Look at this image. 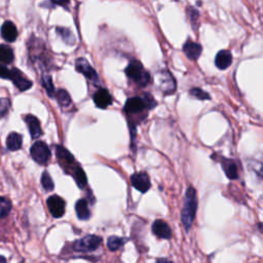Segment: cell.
I'll return each instance as SVG.
<instances>
[{"label": "cell", "instance_id": "6da1fadb", "mask_svg": "<svg viewBox=\"0 0 263 263\" xmlns=\"http://www.w3.org/2000/svg\"><path fill=\"white\" fill-rule=\"evenodd\" d=\"M56 154L59 160V164L68 174H71L79 188H84L86 185V176L81 167L75 162L73 155L64 147L56 146Z\"/></svg>", "mask_w": 263, "mask_h": 263}, {"label": "cell", "instance_id": "7a4b0ae2", "mask_svg": "<svg viewBox=\"0 0 263 263\" xmlns=\"http://www.w3.org/2000/svg\"><path fill=\"white\" fill-rule=\"evenodd\" d=\"M197 210V196L196 191L192 186H189L186 190L184 202L181 211V221L186 230H189L193 220L195 218Z\"/></svg>", "mask_w": 263, "mask_h": 263}, {"label": "cell", "instance_id": "3957f363", "mask_svg": "<svg viewBox=\"0 0 263 263\" xmlns=\"http://www.w3.org/2000/svg\"><path fill=\"white\" fill-rule=\"evenodd\" d=\"M156 105L153 97L149 94H144L143 97H133L128 99L125 104V112L128 115H134L143 112L146 109H151Z\"/></svg>", "mask_w": 263, "mask_h": 263}, {"label": "cell", "instance_id": "277c9868", "mask_svg": "<svg viewBox=\"0 0 263 263\" xmlns=\"http://www.w3.org/2000/svg\"><path fill=\"white\" fill-rule=\"evenodd\" d=\"M127 76L140 87H145L150 82V74L144 68L141 62L134 60L126 69Z\"/></svg>", "mask_w": 263, "mask_h": 263}, {"label": "cell", "instance_id": "5b68a950", "mask_svg": "<svg viewBox=\"0 0 263 263\" xmlns=\"http://www.w3.org/2000/svg\"><path fill=\"white\" fill-rule=\"evenodd\" d=\"M156 85L165 95H172L176 91V80L173 75L168 71L164 70L156 74L155 77Z\"/></svg>", "mask_w": 263, "mask_h": 263}, {"label": "cell", "instance_id": "8992f818", "mask_svg": "<svg viewBox=\"0 0 263 263\" xmlns=\"http://www.w3.org/2000/svg\"><path fill=\"white\" fill-rule=\"evenodd\" d=\"M102 243V238L90 235L86 237H83L82 239L76 241L73 244V250L75 252H82V253H90L96 251Z\"/></svg>", "mask_w": 263, "mask_h": 263}, {"label": "cell", "instance_id": "52a82bcc", "mask_svg": "<svg viewBox=\"0 0 263 263\" xmlns=\"http://www.w3.org/2000/svg\"><path fill=\"white\" fill-rule=\"evenodd\" d=\"M32 159L39 165H46L50 159V149L43 141H37L30 149Z\"/></svg>", "mask_w": 263, "mask_h": 263}, {"label": "cell", "instance_id": "ba28073f", "mask_svg": "<svg viewBox=\"0 0 263 263\" xmlns=\"http://www.w3.org/2000/svg\"><path fill=\"white\" fill-rule=\"evenodd\" d=\"M46 203L52 217L61 218L64 216L66 203L62 197L59 195H51L47 198Z\"/></svg>", "mask_w": 263, "mask_h": 263}, {"label": "cell", "instance_id": "9c48e42d", "mask_svg": "<svg viewBox=\"0 0 263 263\" xmlns=\"http://www.w3.org/2000/svg\"><path fill=\"white\" fill-rule=\"evenodd\" d=\"M8 79L13 81V83L19 89L21 92H25L32 87V81L28 79L22 71H20L17 68L10 69V73L8 76Z\"/></svg>", "mask_w": 263, "mask_h": 263}, {"label": "cell", "instance_id": "30bf717a", "mask_svg": "<svg viewBox=\"0 0 263 263\" xmlns=\"http://www.w3.org/2000/svg\"><path fill=\"white\" fill-rule=\"evenodd\" d=\"M131 182L133 187L142 193L147 192L151 186L150 178L148 174L145 172H139V173L133 174L131 177Z\"/></svg>", "mask_w": 263, "mask_h": 263}, {"label": "cell", "instance_id": "8fae6325", "mask_svg": "<svg viewBox=\"0 0 263 263\" xmlns=\"http://www.w3.org/2000/svg\"><path fill=\"white\" fill-rule=\"evenodd\" d=\"M75 66H76V70L79 71L80 73H82L92 82L95 83V82L99 81V77H98L96 70L91 66V64L85 59H83V58L77 59Z\"/></svg>", "mask_w": 263, "mask_h": 263}, {"label": "cell", "instance_id": "7c38bea8", "mask_svg": "<svg viewBox=\"0 0 263 263\" xmlns=\"http://www.w3.org/2000/svg\"><path fill=\"white\" fill-rule=\"evenodd\" d=\"M94 102L98 108L105 109L112 104V97L107 90L100 89L94 94Z\"/></svg>", "mask_w": 263, "mask_h": 263}, {"label": "cell", "instance_id": "4fadbf2b", "mask_svg": "<svg viewBox=\"0 0 263 263\" xmlns=\"http://www.w3.org/2000/svg\"><path fill=\"white\" fill-rule=\"evenodd\" d=\"M183 51L188 59L192 61H196L201 55L202 47L199 43L188 39L183 45Z\"/></svg>", "mask_w": 263, "mask_h": 263}, {"label": "cell", "instance_id": "5bb4252c", "mask_svg": "<svg viewBox=\"0 0 263 263\" xmlns=\"http://www.w3.org/2000/svg\"><path fill=\"white\" fill-rule=\"evenodd\" d=\"M152 232L160 239L169 240L172 238V230L164 220H155L152 224Z\"/></svg>", "mask_w": 263, "mask_h": 263}, {"label": "cell", "instance_id": "9a60e30c", "mask_svg": "<svg viewBox=\"0 0 263 263\" xmlns=\"http://www.w3.org/2000/svg\"><path fill=\"white\" fill-rule=\"evenodd\" d=\"M0 32H2V37L8 42L16 41V39L18 38V35H19L16 25L11 21H7L3 24Z\"/></svg>", "mask_w": 263, "mask_h": 263}, {"label": "cell", "instance_id": "2e32d148", "mask_svg": "<svg viewBox=\"0 0 263 263\" xmlns=\"http://www.w3.org/2000/svg\"><path fill=\"white\" fill-rule=\"evenodd\" d=\"M231 63H232V55L229 50L222 49L216 55L215 65L218 69L225 70L231 65Z\"/></svg>", "mask_w": 263, "mask_h": 263}, {"label": "cell", "instance_id": "e0dca14e", "mask_svg": "<svg viewBox=\"0 0 263 263\" xmlns=\"http://www.w3.org/2000/svg\"><path fill=\"white\" fill-rule=\"evenodd\" d=\"M25 122L28 126V129H29V132L31 134L32 139H37L42 135V129H41V126H40V122L37 118L29 114L25 118Z\"/></svg>", "mask_w": 263, "mask_h": 263}, {"label": "cell", "instance_id": "ac0fdd59", "mask_svg": "<svg viewBox=\"0 0 263 263\" xmlns=\"http://www.w3.org/2000/svg\"><path fill=\"white\" fill-rule=\"evenodd\" d=\"M219 162H220L227 178H229L230 180H236L239 177L237 164L232 160H227V159H224V157H221Z\"/></svg>", "mask_w": 263, "mask_h": 263}, {"label": "cell", "instance_id": "d6986e66", "mask_svg": "<svg viewBox=\"0 0 263 263\" xmlns=\"http://www.w3.org/2000/svg\"><path fill=\"white\" fill-rule=\"evenodd\" d=\"M75 211H76L77 218L79 220H89L91 217L89 203H87V200L84 198L77 200V202L75 204Z\"/></svg>", "mask_w": 263, "mask_h": 263}, {"label": "cell", "instance_id": "ffe728a7", "mask_svg": "<svg viewBox=\"0 0 263 263\" xmlns=\"http://www.w3.org/2000/svg\"><path fill=\"white\" fill-rule=\"evenodd\" d=\"M23 144V136L18 133H11L7 138V147L11 151H17L21 149Z\"/></svg>", "mask_w": 263, "mask_h": 263}, {"label": "cell", "instance_id": "44dd1931", "mask_svg": "<svg viewBox=\"0 0 263 263\" xmlns=\"http://www.w3.org/2000/svg\"><path fill=\"white\" fill-rule=\"evenodd\" d=\"M15 59L14 50L11 46L6 44H0V62L5 65L13 63Z\"/></svg>", "mask_w": 263, "mask_h": 263}, {"label": "cell", "instance_id": "7402d4cb", "mask_svg": "<svg viewBox=\"0 0 263 263\" xmlns=\"http://www.w3.org/2000/svg\"><path fill=\"white\" fill-rule=\"evenodd\" d=\"M55 96H56V99H57L59 105H60L61 107H63V108L69 107L70 105H71V103H72L69 94H68L65 90H59V91L55 94Z\"/></svg>", "mask_w": 263, "mask_h": 263}, {"label": "cell", "instance_id": "603a6c76", "mask_svg": "<svg viewBox=\"0 0 263 263\" xmlns=\"http://www.w3.org/2000/svg\"><path fill=\"white\" fill-rule=\"evenodd\" d=\"M41 80H42V85L43 87L45 89L47 95L49 97H54L56 92H55V86H54V83H52V80H51V77L49 74H47L46 72H44L42 74V77H41Z\"/></svg>", "mask_w": 263, "mask_h": 263}, {"label": "cell", "instance_id": "cb8c5ba5", "mask_svg": "<svg viewBox=\"0 0 263 263\" xmlns=\"http://www.w3.org/2000/svg\"><path fill=\"white\" fill-rule=\"evenodd\" d=\"M12 210V202L7 197L0 196V219L6 218Z\"/></svg>", "mask_w": 263, "mask_h": 263}, {"label": "cell", "instance_id": "d4e9b609", "mask_svg": "<svg viewBox=\"0 0 263 263\" xmlns=\"http://www.w3.org/2000/svg\"><path fill=\"white\" fill-rule=\"evenodd\" d=\"M57 32L58 34L62 37V39L67 43V44H74L75 43V37L72 34V32L64 27H58L57 28Z\"/></svg>", "mask_w": 263, "mask_h": 263}, {"label": "cell", "instance_id": "484cf974", "mask_svg": "<svg viewBox=\"0 0 263 263\" xmlns=\"http://www.w3.org/2000/svg\"><path fill=\"white\" fill-rule=\"evenodd\" d=\"M126 240L123 239V238H120V237H115V236H112L108 239L107 241V247L110 251L112 252H115L118 251L120 248H122L125 244Z\"/></svg>", "mask_w": 263, "mask_h": 263}, {"label": "cell", "instance_id": "4316f807", "mask_svg": "<svg viewBox=\"0 0 263 263\" xmlns=\"http://www.w3.org/2000/svg\"><path fill=\"white\" fill-rule=\"evenodd\" d=\"M41 185H42V187H43V189L45 191H52V190H54V188H55L54 181H52L51 177L49 176V174L46 171L42 173Z\"/></svg>", "mask_w": 263, "mask_h": 263}, {"label": "cell", "instance_id": "83f0119b", "mask_svg": "<svg viewBox=\"0 0 263 263\" xmlns=\"http://www.w3.org/2000/svg\"><path fill=\"white\" fill-rule=\"evenodd\" d=\"M186 12H187V16H188V19H189V21H190V23H191L192 28H193L194 30H196L197 21H198V16H199L198 11L195 10L194 8L189 7V8H187V11H186Z\"/></svg>", "mask_w": 263, "mask_h": 263}, {"label": "cell", "instance_id": "f1b7e54d", "mask_svg": "<svg viewBox=\"0 0 263 263\" xmlns=\"http://www.w3.org/2000/svg\"><path fill=\"white\" fill-rule=\"evenodd\" d=\"M189 94L192 97H194V98H196L198 100H211V97H210V95L207 92H204L201 89H199V87L191 89Z\"/></svg>", "mask_w": 263, "mask_h": 263}, {"label": "cell", "instance_id": "f546056e", "mask_svg": "<svg viewBox=\"0 0 263 263\" xmlns=\"http://www.w3.org/2000/svg\"><path fill=\"white\" fill-rule=\"evenodd\" d=\"M11 107V102L7 98H0V119H3Z\"/></svg>", "mask_w": 263, "mask_h": 263}, {"label": "cell", "instance_id": "4dcf8cb0", "mask_svg": "<svg viewBox=\"0 0 263 263\" xmlns=\"http://www.w3.org/2000/svg\"><path fill=\"white\" fill-rule=\"evenodd\" d=\"M52 3L56 4V5H61V6H64V5H67L69 3V0H51Z\"/></svg>", "mask_w": 263, "mask_h": 263}, {"label": "cell", "instance_id": "1f68e13d", "mask_svg": "<svg viewBox=\"0 0 263 263\" xmlns=\"http://www.w3.org/2000/svg\"><path fill=\"white\" fill-rule=\"evenodd\" d=\"M0 263H7V259L4 256H0Z\"/></svg>", "mask_w": 263, "mask_h": 263}]
</instances>
